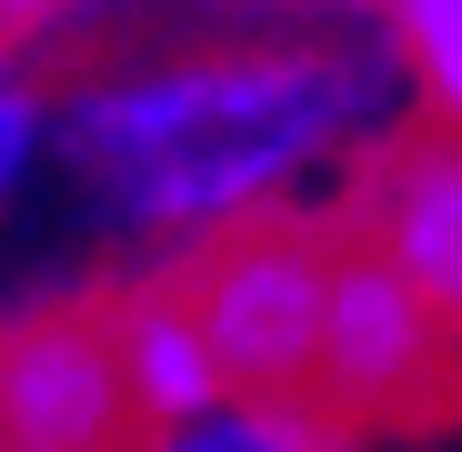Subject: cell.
I'll return each mask as SVG.
<instances>
[{
  "label": "cell",
  "instance_id": "6da1fadb",
  "mask_svg": "<svg viewBox=\"0 0 462 452\" xmlns=\"http://www.w3.org/2000/svg\"><path fill=\"white\" fill-rule=\"evenodd\" d=\"M402 60L372 51H171L91 70L51 101V141L121 221L181 252L231 221L282 211V191L393 101Z\"/></svg>",
  "mask_w": 462,
  "mask_h": 452
},
{
  "label": "cell",
  "instance_id": "7a4b0ae2",
  "mask_svg": "<svg viewBox=\"0 0 462 452\" xmlns=\"http://www.w3.org/2000/svg\"><path fill=\"white\" fill-rule=\"evenodd\" d=\"M181 281L201 301V332L242 402H312L332 281H342V211H262L181 252Z\"/></svg>",
  "mask_w": 462,
  "mask_h": 452
},
{
  "label": "cell",
  "instance_id": "3957f363",
  "mask_svg": "<svg viewBox=\"0 0 462 452\" xmlns=\"http://www.w3.org/2000/svg\"><path fill=\"white\" fill-rule=\"evenodd\" d=\"M312 402L352 442H372V432H432V422L462 412V332L352 232V221H342V281H332V332H322Z\"/></svg>",
  "mask_w": 462,
  "mask_h": 452
},
{
  "label": "cell",
  "instance_id": "277c9868",
  "mask_svg": "<svg viewBox=\"0 0 462 452\" xmlns=\"http://www.w3.org/2000/svg\"><path fill=\"white\" fill-rule=\"evenodd\" d=\"M0 432L11 452H141L111 291H31L0 332Z\"/></svg>",
  "mask_w": 462,
  "mask_h": 452
},
{
  "label": "cell",
  "instance_id": "5b68a950",
  "mask_svg": "<svg viewBox=\"0 0 462 452\" xmlns=\"http://www.w3.org/2000/svg\"><path fill=\"white\" fill-rule=\"evenodd\" d=\"M342 221L462 332V131H452V121L393 131V141L352 171Z\"/></svg>",
  "mask_w": 462,
  "mask_h": 452
},
{
  "label": "cell",
  "instance_id": "8992f818",
  "mask_svg": "<svg viewBox=\"0 0 462 452\" xmlns=\"http://www.w3.org/2000/svg\"><path fill=\"white\" fill-rule=\"evenodd\" d=\"M111 291V332H121V372H131V402H141V432H181L221 402H242L231 392V372L201 332V301L181 281V262L162 272H131V281H101Z\"/></svg>",
  "mask_w": 462,
  "mask_h": 452
},
{
  "label": "cell",
  "instance_id": "52a82bcc",
  "mask_svg": "<svg viewBox=\"0 0 462 452\" xmlns=\"http://www.w3.org/2000/svg\"><path fill=\"white\" fill-rule=\"evenodd\" d=\"M382 51L402 60V81L422 91V121L462 131V0H362Z\"/></svg>",
  "mask_w": 462,
  "mask_h": 452
},
{
  "label": "cell",
  "instance_id": "ba28073f",
  "mask_svg": "<svg viewBox=\"0 0 462 452\" xmlns=\"http://www.w3.org/2000/svg\"><path fill=\"white\" fill-rule=\"evenodd\" d=\"M141 452H362L322 402H221L181 432H151Z\"/></svg>",
  "mask_w": 462,
  "mask_h": 452
},
{
  "label": "cell",
  "instance_id": "9c48e42d",
  "mask_svg": "<svg viewBox=\"0 0 462 452\" xmlns=\"http://www.w3.org/2000/svg\"><path fill=\"white\" fill-rule=\"evenodd\" d=\"M41 141H51V91L31 70H11V81H0V181H31Z\"/></svg>",
  "mask_w": 462,
  "mask_h": 452
},
{
  "label": "cell",
  "instance_id": "30bf717a",
  "mask_svg": "<svg viewBox=\"0 0 462 452\" xmlns=\"http://www.w3.org/2000/svg\"><path fill=\"white\" fill-rule=\"evenodd\" d=\"M91 0H0V21H11V41H41V31H60V21H81Z\"/></svg>",
  "mask_w": 462,
  "mask_h": 452
}]
</instances>
